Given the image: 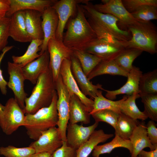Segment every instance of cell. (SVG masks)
<instances>
[{
	"label": "cell",
	"instance_id": "40",
	"mask_svg": "<svg viewBox=\"0 0 157 157\" xmlns=\"http://www.w3.org/2000/svg\"><path fill=\"white\" fill-rule=\"evenodd\" d=\"M10 17H5L0 19V51L6 47L9 36Z\"/></svg>",
	"mask_w": 157,
	"mask_h": 157
},
{
	"label": "cell",
	"instance_id": "36",
	"mask_svg": "<svg viewBox=\"0 0 157 157\" xmlns=\"http://www.w3.org/2000/svg\"><path fill=\"white\" fill-rule=\"evenodd\" d=\"M35 153L31 147L19 148L12 145L0 147V154L5 157H30Z\"/></svg>",
	"mask_w": 157,
	"mask_h": 157
},
{
	"label": "cell",
	"instance_id": "27",
	"mask_svg": "<svg viewBox=\"0 0 157 157\" xmlns=\"http://www.w3.org/2000/svg\"><path fill=\"white\" fill-rule=\"evenodd\" d=\"M118 147L126 148L131 154L132 153L133 146L130 140L123 139L115 135V137L109 142L96 146L92 151V155L93 157H99L101 154L110 153L113 150Z\"/></svg>",
	"mask_w": 157,
	"mask_h": 157
},
{
	"label": "cell",
	"instance_id": "11",
	"mask_svg": "<svg viewBox=\"0 0 157 157\" xmlns=\"http://www.w3.org/2000/svg\"><path fill=\"white\" fill-rule=\"evenodd\" d=\"M8 72L9 75L7 86L13 91L14 99L22 109L25 107V100L28 95L24 90V81L25 80L22 67L13 62H8Z\"/></svg>",
	"mask_w": 157,
	"mask_h": 157
},
{
	"label": "cell",
	"instance_id": "25",
	"mask_svg": "<svg viewBox=\"0 0 157 157\" xmlns=\"http://www.w3.org/2000/svg\"><path fill=\"white\" fill-rule=\"evenodd\" d=\"M113 135L105 133L102 129L95 130L88 140L76 149V157H88L99 144L106 141Z\"/></svg>",
	"mask_w": 157,
	"mask_h": 157
},
{
	"label": "cell",
	"instance_id": "35",
	"mask_svg": "<svg viewBox=\"0 0 157 157\" xmlns=\"http://www.w3.org/2000/svg\"><path fill=\"white\" fill-rule=\"evenodd\" d=\"M144 106L143 112L151 120L157 121V94L140 95Z\"/></svg>",
	"mask_w": 157,
	"mask_h": 157
},
{
	"label": "cell",
	"instance_id": "32",
	"mask_svg": "<svg viewBox=\"0 0 157 157\" xmlns=\"http://www.w3.org/2000/svg\"><path fill=\"white\" fill-rule=\"evenodd\" d=\"M142 52V51L135 48H126L114 60L122 70L128 73L132 68L134 60Z\"/></svg>",
	"mask_w": 157,
	"mask_h": 157
},
{
	"label": "cell",
	"instance_id": "45",
	"mask_svg": "<svg viewBox=\"0 0 157 157\" xmlns=\"http://www.w3.org/2000/svg\"><path fill=\"white\" fill-rule=\"evenodd\" d=\"M136 157H157V148L153 151H141Z\"/></svg>",
	"mask_w": 157,
	"mask_h": 157
},
{
	"label": "cell",
	"instance_id": "48",
	"mask_svg": "<svg viewBox=\"0 0 157 157\" xmlns=\"http://www.w3.org/2000/svg\"><path fill=\"white\" fill-rule=\"evenodd\" d=\"M115 157H119L118 156H116Z\"/></svg>",
	"mask_w": 157,
	"mask_h": 157
},
{
	"label": "cell",
	"instance_id": "18",
	"mask_svg": "<svg viewBox=\"0 0 157 157\" xmlns=\"http://www.w3.org/2000/svg\"><path fill=\"white\" fill-rule=\"evenodd\" d=\"M142 74L139 67L133 65L131 70L128 73L126 83L123 86L118 89L113 90L102 89V90L106 92V97L113 100L116 98L117 95L120 94H126L128 96L135 93L139 94V82Z\"/></svg>",
	"mask_w": 157,
	"mask_h": 157
},
{
	"label": "cell",
	"instance_id": "12",
	"mask_svg": "<svg viewBox=\"0 0 157 157\" xmlns=\"http://www.w3.org/2000/svg\"><path fill=\"white\" fill-rule=\"evenodd\" d=\"M63 142L58 128L55 127L42 132L38 139L29 146L35 150V153L47 152L53 154L62 146Z\"/></svg>",
	"mask_w": 157,
	"mask_h": 157
},
{
	"label": "cell",
	"instance_id": "3",
	"mask_svg": "<svg viewBox=\"0 0 157 157\" xmlns=\"http://www.w3.org/2000/svg\"><path fill=\"white\" fill-rule=\"evenodd\" d=\"M58 96L56 91L54 93L51 104L42 108L33 114H26L23 126L31 139L35 141L42 132L57 125L58 115L57 108Z\"/></svg>",
	"mask_w": 157,
	"mask_h": 157
},
{
	"label": "cell",
	"instance_id": "23",
	"mask_svg": "<svg viewBox=\"0 0 157 157\" xmlns=\"http://www.w3.org/2000/svg\"><path fill=\"white\" fill-rule=\"evenodd\" d=\"M90 115L85 105L76 95H71L69 103V123L81 122L85 124L90 122Z\"/></svg>",
	"mask_w": 157,
	"mask_h": 157
},
{
	"label": "cell",
	"instance_id": "22",
	"mask_svg": "<svg viewBox=\"0 0 157 157\" xmlns=\"http://www.w3.org/2000/svg\"><path fill=\"white\" fill-rule=\"evenodd\" d=\"M133 146L131 157H136L139 153L146 147L150 151L157 148L151 142L147 134L146 125L144 121L140 122L136 127L129 138Z\"/></svg>",
	"mask_w": 157,
	"mask_h": 157
},
{
	"label": "cell",
	"instance_id": "15",
	"mask_svg": "<svg viewBox=\"0 0 157 157\" xmlns=\"http://www.w3.org/2000/svg\"><path fill=\"white\" fill-rule=\"evenodd\" d=\"M70 60L72 72L81 91L84 95L89 96L93 100L99 90L103 88L102 85L93 84L88 80L83 72L78 60L73 54Z\"/></svg>",
	"mask_w": 157,
	"mask_h": 157
},
{
	"label": "cell",
	"instance_id": "19",
	"mask_svg": "<svg viewBox=\"0 0 157 157\" xmlns=\"http://www.w3.org/2000/svg\"><path fill=\"white\" fill-rule=\"evenodd\" d=\"M56 0H10L9 9L6 17H10L20 10H34L42 13L48 8L52 6Z\"/></svg>",
	"mask_w": 157,
	"mask_h": 157
},
{
	"label": "cell",
	"instance_id": "38",
	"mask_svg": "<svg viewBox=\"0 0 157 157\" xmlns=\"http://www.w3.org/2000/svg\"><path fill=\"white\" fill-rule=\"evenodd\" d=\"M119 114L110 110L104 109L96 112L91 115L95 122H104L109 124L115 129Z\"/></svg>",
	"mask_w": 157,
	"mask_h": 157
},
{
	"label": "cell",
	"instance_id": "10",
	"mask_svg": "<svg viewBox=\"0 0 157 157\" xmlns=\"http://www.w3.org/2000/svg\"><path fill=\"white\" fill-rule=\"evenodd\" d=\"M93 6L97 11L111 14L117 18L120 27L124 30H128V26L138 22L126 10L122 0H108L105 3L97 4Z\"/></svg>",
	"mask_w": 157,
	"mask_h": 157
},
{
	"label": "cell",
	"instance_id": "47",
	"mask_svg": "<svg viewBox=\"0 0 157 157\" xmlns=\"http://www.w3.org/2000/svg\"><path fill=\"white\" fill-rule=\"evenodd\" d=\"M3 105H2L0 103V112L1 110L2 109V106Z\"/></svg>",
	"mask_w": 157,
	"mask_h": 157
},
{
	"label": "cell",
	"instance_id": "33",
	"mask_svg": "<svg viewBox=\"0 0 157 157\" xmlns=\"http://www.w3.org/2000/svg\"><path fill=\"white\" fill-rule=\"evenodd\" d=\"M73 51V55L78 60L83 72L87 76L102 60L96 55L82 50Z\"/></svg>",
	"mask_w": 157,
	"mask_h": 157
},
{
	"label": "cell",
	"instance_id": "13",
	"mask_svg": "<svg viewBox=\"0 0 157 157\" xmlns=\"http://www.w3.org/2000/svg\"><path fill=\"white\" fill-rule=\"evenodd\" d=\"M126 43L117 44L97 38L83 51L96 55L103 60L114 59L126 48Z\"/></svg>",
	"mask_w": 157,
	"mask_h": 157
},
{
	"label": "cell",
	"instance_id": "42",
	"mask_svg": "<svg viewBox=\"0 0 157 157\" xmlns=\"http://www.w3.org/2000/svg\"><path fill=\"white\" fill-rule=\"evenodd\" d=\"M148 136L151 144L157 147V128L154 121H149L146 125Z\"/></svg>",
	"mask_w": 157,
	"mask_h": 157
},
{
	"label": "cell",
	"instance_id": "43",
	"mask_svg": "<svg viewBox=\"0 0 157 157\" xmlns=\"http://www.w3.org/2000/svg\"><path fill=\"white\" fill-rule=\"evenodd\" d=\"M13 46H6L2 50V53L0 55V65L5 54L13 48ZM7 83L4 78L2 74V71L0 68V89L2 94L4 95H6L7 94Z\"/></svg>",
	"mask_w": 157,
	"mask_h": 157
},
{
	"label": "cell",
	"instance_id": "20",
	"mask_svg": "<svg viewBox=\"0 0 157 157\" xmlns=\"http://www.w3.org/2000/svg\"><path fill=\"white\" fill-rule=\"evenodd\" d=\"M49 56L47 50L38 58L22 68L25 80L35 84L40 75L49 67Z\"/></svg>",
	"mask_w": 157,
	"mask_h": 157
},
{
	"label": "cell",
	"instance_id": "29",
	"mask_svg": "<svg viewBox=\"0 0 157 157\" xmlns=\"http://www.w3.org/2000/svg\"><path fill=\"white\" fill-rule=\"evenodd\" d=\"M127 97L124 96L122 99L114 101L104 97L102 91L100 90L97 96L93 99V108L90 113V114L91 115V114L96 112L104 109L110 110L119 114L121 113L120 110L121 104Z\"/></svg>",
	"mask_w": 157,
	"mask_h": 157
},
{
	"label": "cell",
	"instance_id": "34",
	"mask_svg": "<svg viewBox=\"0 0 157 157\" xmlns=\"http://www.w3.org/2000/svg\"><path fill=\"white\" fill-rule=\"evenodd\" d=\"M139 94H157V69L142 74L139 82Z\"/></svg>",
	"mask_w": 157,
	"mask_h": 157
},
{
	"label": "cell",
	"instance_id": "37",
	"mask_svg": "<svg viewBox=\"0 0 157 157\" xmlns=\"http://www.w3.org/2000/svg\"><path fill=\"white\" fill-rule=\"evenodd\" d=\"M131 14L139 21L149 22L157 19V6L144 5Z\"/></svg>",
	"mask_w": 157,
	"mask_h": 157
},
{
	"label": "cell",
	"instance_id": "4",
	"mask_svg": "<svg viewBox=\"0 0 157 157\" xmlns=\"http://www.w3.org/2000/svg\"><path fill=\"white\" fill-rule=\"evenodd\" d=\"M131 35L126 43V48H133L154 54L157 52V28L151 21L138 22L129 26Z\"/></svg>",
	"mask_w": 157,
	"mask_h": 157
},
{
	"label": "cell",
	"instance_id": "44",
	"mask_svg": "<svg viewBox=\"0 0 157 157\" xmlns=\"http://www.w3.org/2000/svg\"><path fill=\"white\" fill-rule=\"evenodd\" d=\"M10 5V0H0V19L6 17Z\"/></svg>",
	"mask_w": 157,
	"mask_h": 157
},
{
	"label": "cell",
	"instance_id": "9",
	"mask_svg": "<svg viewBox=\"0 0 157 157\" xmlns=\"http://www.w3.org/2000/svg\"><path fill=\"white\" fill-rule=\"evenodd\" d=\"M88 0H60L57 1L51 6L56 11L58 18V24L56 38L63 41V32L69 19L74 16L77 11V6L80 3L85 4Z\"/></svg>",
	"mask_w": 157,
	"mask_h": 157
},
{
	"label": "cell",
	"instance_id": "5",
	"mask_svg": "<svg viewBox=\"0 0 157 157\" xmlns=\"http://www.w3.org/2000/svg\"><path fill=\"white\" fill-rule=\"evenodd\" d=\"M93 4L88 1L81 4L86 17L95 22L113 35L118 40L126 42L131 38L128 30L122 29L120 26L119 19L109 14L100 12L94 8Z\"/></svg>",
	"mask_w": 157,
	"mask_h": 157
},
{
	"label": "cell",
	"instance_id": "24",
	"mask_svg": "<svg viewBox=\"0 0 157 157\" xmlns=\"http://www.w3.org/2000/svg\"><path fill=\"white\" fill-rule=\"evenodd\" d=\"M26 29L32 40H43L44 35L42 27V13L34 10H24Z\"/></svg>",
	"mask_w": 157,
	"mask_h": 157
},
{
	"label": "cell",
	"instance_id": "1",
	"mask_svg": "<svg viewBox=\"0 0 157 157\" xmlns=\"http://www.w3.org/2000/svg\"><path fill=\"white\" fill-rule=\"evenodd\" d=\"M67 24L63 42L72 50L83 51L97 38L88 21L81 5H78L76 15L70 18Z\"/></svg>",
	"mask_w": 157,
	"mask_h": 157
},
{
	"label": "cell",
	"instance_id": "21",
	"mask_svg": "<svg viewBox=\"0 0 157 157\" xmlns=\"http://www.w3.org/2000/svg\"><path fill=\"white\" fill-rule=\"evenodd\" d=\"M9 36L15 41L21 42L32 41L26 31L24 10L18 11L10 17Z\"/></svg>",
	"mask_w": 157,
	"mask_h": 157
},
{
	"label": "cell",
	"instance_id": "6",
	"mask_svg": "<svg viewBox=\"0 0 157 157\" xmlns=\"http://www.w3.org/2000/svg\"><path fill=\"white\" fill-rule=\"evenodd\" d=\"M23 109L14 98L9 99L0 112V127L6 135H10L23 126L25 118Z\"/></svg>",
	"mask_w": 157,
	"mask_h": 157
},
{
	"label": "cell",
	"instance_id": "41",
	"mask_svg": "<svg viewBox=\"0 0 157 157\" xmlns=\"http://www.w3.org/2000/svg\"><path fill=\"white\" fill-rule=\"evenodd\" d=\"M53 157H76V149L63 141L62 146L53 154Z\"/></svg>",
	"mask_w": 157,
	"mask_h": 157
},
{
	"label": "cell",
	"instance_id": "8",
	"mask_svg": "<svg viewBox=\"0 0 157 157\" xmlns=\"http://www.w3.org/2000/svg\"><path fill=\"white\" fill-rule=\"evenodd\" d=\"M47 50L49 56V67L55 82L59 75L63 61L66 59H71L73 51L65 46L63 41L56 38L49 40Z\"/></svg>",
	"mask_w": 157,
	"mask_h": 157
},
{
	"label": "cell",
	"instance_id": "46",
	"mask_svg": "<svg viewBox=\"0 0 157 157\" xmlns=\"http://www.w3.org/2000/svg\"><path fill=\"white\" fill-rule=\"evenodd\" d=\"M30 157H53V155L47 152H41L35 153Z\"/></svg>",
	"mask_w": 157,
	"mask_h": 157
},
{
	"label": "cell",
	"instance_id": "31",
	"mask_svg": "<svg viewBox=\"0 0 157 157\" xmlns=\"http://www.w3.org/2000/svg\"><path fill=\"white\" fill-rule=\"evenodd\" d=\"M42 42L43 40H32L23 55L20 56H12L13 62L22 68L38 58L40 56L38 52L40 51V47Z\"/></svg>",
	"mask_w": 157,
	"mask_h": 157
},
{
	"label": "cell",
	"instance_id": "26",
	"mask_svg": "<svg viewBox=\"0 0 157 157\" xmlns=\"http://www.w3.org/2000/svg\"><path fill=\"white\" fill-rule=\"evenodd\" d=\"M104 74L119 75L127 77L128 73L122 70L114 59L102 60L87 76L90 81Z\"/></svg>",
	"mask_w": 157,
	"mask_h": 157
},
{
	"label": "cell",
	"instance_id": "7",
	"mask_svg": "<svg viewBox=\"0 0 157 157\" xmlns=\"http://www.w3.org/2000/svg\"><path fill=\"white\" fill-rule=\"evenodd\" d=\"M55 83L58 96L56 106L58 120L57 126L63 141L66 142V129L69 119L71 95L64 84L60 74Z\"/></svg>",
	"mask_w": 157,
	"mask_h": 157
},
{
	"label": "cell",
	"instance_id": "30",
	"mask_svg": "<svg viewBox=\"0 0 157 157\" xmlns=\"http://www.w3.org/2000/svg\"><path fill=\"white\" fill-rule=\"evenodd\" d=\"M139 97V94L137 93L128 96L121 104V113L135 119L143 121L147 119V117L140 110L136 105V100Z\"/></svg>",
	"mask_w": 157,
	"mask_h": 157
},
{
	"label": "cell",
	"instance_id": "16",
	"mask_svg": "<svg viewBox=\"0 0 157 157\" xmlns=\"http://www.w3.org/2000/svg\"><path fill=\"white\" fill-rule=\"evenodd\" d=\"M95 122L93 124L84 126L77 124L68 123L66 129V142L68 145L77 149L85 143L98 126Z\"/></svg>",
	"mask_w": 157,
	"mask_h": 157
},
{
	"label": "cell",
	"instance_id": "28",
	"mask_svg": "<svg viewBox=\"0 0 157 157\" xmlns=\"http://www.w3.org/2000/svg\"><path fill=\"white\" fill-rule=\"evenodd\" d=\"M140 122L138 120L132 118L121 113L119 115L115 129V135L123 139L129 140L133 131Z\"/></svg>",
	"mask_w": 157,
	"mask_h": 157
},
{
	"label": "cell",
	"instance_id": "2",
	"mask_svg": "<svg viewBox=\"0 0 157 157\" xmlns=\"http://www.w3.org/2000/svg\"><path fill=\"white\" fill-rule=\"evenodd\" d=\"M32 93L25 100L23 109L25 114H33L40 109L48 106L56 91L55 83L50 67L39 76Z\"/></svg>",
	"mask_w": 157,
	"mask_h": 157
},
{
	"label": "cell",
	"instance_id": "39",
	"mask_svg": "<svg viewBox=\"0 0 157 157\" xmlns=\"http://www.w3.org/2000/svg\"><path fill=\"white\" fill-rule=\"evenodd\" d=\"M123 5L130 13L142 6L150 5L157 6V0H122Z\"/></svg>",
	"mask_w": 157,
	"mask_h": 157
},
{
	"label": "cell",
	"instance_id": "17",
	"mask_svg": "<svg viewBox=\"0 0 157 157\" xmlns=\"http://www.w3.org/2000/svg\"><path fill=\"white\" fill-rule=\"evenodd\" d=\"M58 22V14L52 7L47 8L42 14V27L44 38L42 45L40 47L39 53L42 54L47 50L49 40L56 38V33Z\"/></svg>",
	"mask_w": 157,
	"mask_h": 157
},
{
	"label": "cell",
	"instance_id": "14",
	"mask_svg": "<svg viewBox=\"0 0 157 157\" xmlns=\"http://www.w3.org/2000/svg\"><path fill=\"white\" fill-rule=\"evenodd\" d=\"M60 74L70 95L74 94L78 96L90 113L93 109L94 100L84 95L79 89L72 72L70 59H66L63 61Z\"/></svg>",
	"mask_w": 157,
	"mask_h": 157
}]
</instances>
